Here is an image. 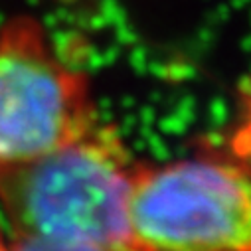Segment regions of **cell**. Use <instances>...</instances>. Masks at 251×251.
I'll return each mask as SVG.
<instances>
[{
    "mask_svg": "<svg viewBox=\"0 0 251 251\" xmlns=\"http://www.w3.org/2000/svg\"><path fill=\"white\" fill-rule=\"evenodd\" d=\"M10 251H107L95 245L85 243H72V241H55L44 237H30V235H16L14 241L8 245Z\"/></svg>",
    "mask_w": 251,
    "mask_h": 251,
    "instance_id": "cell-4",
    "label": "cell"
},
{
    "mask_svg": "<svg viewBox=\"0 0 251 251\" xmlns=\"http://www.w3.org/2000/svg\"><path fill=\"white\" fill-rule=\"evenodd\" d=\"M0 251H10V249H8V243L4 241V235H2V231H0Z\"/></svg>",
    "mask_w": 251,
    "mask_h": 251,
    "instance_id": "cell-5",
    "label": "cell"
},
{
    "mask_svg": "<svg viewBox=\"0 0 251 251\" xmlns=\"http://www.w3.org/2000/svg\"><path fill=\"white\" fill-rule=\"evenodd\" d=\"M97 123L89 77L61 59L44 24L28 14L0 24V166L44 156Z\"/></svg>",
    "mask_w": 251,
    "mask_h": 251,
    "instance_id": "cell-3",
    "label": "cell"
},
{
    "mask_svg": "<svg viewBox=\"0 0 251 251\" xmlns=\"http://www.w3.org/2000/svg\"><path fill=\"white\" fill-rule=\"evenodd\" d=\"M135 166L117 129L99 121L44 156L0 166V206L14 235L139 251L129 220Z\"/></svg>",
    "mask_w": 251,
    "mask_h": 251,
    "instance_id": "cell-1",
    "label": "cell"
},
{
    "mask_svg": "<svg viewBox=\"0 0 251 251\" xmlns=\"http://www.w3.org/2000/svg\"><path fill=\"white\" fill-rule=\"evenodd\" d=\"M129 220L139 251H251V166L214 152L137 162Z\"/></svg>",
    "mask_w": 251,
    "mask_h": 251,
    "instance_id": "cell-2",
    "label": "cell"
}]
</instances>
